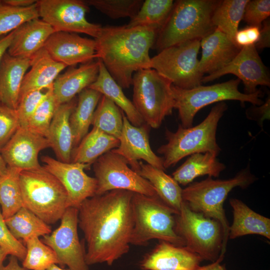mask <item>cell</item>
Wrapping results in <instances>:
<instances>
[{"label":"cell","mask_w":270,"mask_h":270,"mask_svg":"<svg viewBox=\"0 0 270 270\" xmlns=\"http://www.w3.org/2000/svg\"><path fill=\"white\" fill-rule=\"evenodd\" d=\"M134 192L112 190L85 200L78 208V226L86 243L88 266H112L128 252L134 228Z\"/></svg>","instance_id":"6da1fadb"},{"label":"cell","mask_w":270,"mask_h":270,"mask_svg":"<svg viewBox=\"0 0 270 270\" xmlns=\"http://www.w3.org/2000/svg\"><path fill=\"white\" fill-rule=\"evenodd\" d=\"M158 32L148 27L102 26L95 38L96 58L122 88H128L135 72L150 68L149 51Z\"/></svg>","instance_id":"7a4b0ae2"},{"label":"cell","mask_w":270,"mask_h":270,"mask_svg":"<svg viewBox=\"0 0 270 270\" xmlns=\"http://www.w3.org/2000/svg\"><path fill=\"white\" fill-rule=\"evenodd\" d=\"M220 0L174 1L165 23L158 30L152 49L160 52L172 46L200 40L215 28L213 13Z\"/></svg>","instance_id":"3957f363"},{"label":"cell","mask_w":270,"mask_h":270,"mask_svg":"<svg viewBox=\"0 0 270 270\" xmlns=\"http://www.w3.org/2000/svg\"><path fill=\"white\" fill-rule=\"evenodd\" d=\"M228 109L224 102L214 106L206 117L198 124L184 128L180 124L176 132L166 129L167 142L158 149L163 156L165 170L174 166L186 156L196 153L212 152L219 154L221 148L216 142V134L218 122Z\"/></svg>","instance_id":"277c9868"},{"label":"cell","mask_w":270,"mask_h":270,"mask_svg":"<svg viewBox=\"0 0 270 270\" xmlns=\"http://www.w3.org/2000/svg\"><path fill=\"white\" fill-rule=\"evenodd\" d=\"M255 180V176L250 173L249 167H247L232 178L214 180L208 176L182 189V199L192 210L214 219L222 225L224 238L221 256H224L230 228L224 208V202L233 188H246Z\"/></svg>","instance_id":"5b68a950"},{"label":"cell","mask_w":270,"mask_h":270,"mask_svg":"<svg viewBox=\"0 0 270 270\" xmlns=\"http://www.w3.org/2000/svg\"><path fill=\"white\" fill-rule=\"evenodd\" d=\"M24 206L48 225L60 220L67 207L68 194L60 181L43 166L20 172Z\"/></svg>","instance_id":"8992f818"},{"label":"cell","mask_w":270,"mask_h":270,"mask_svg":"<svg viewBox=\"0 0 270 270\" xmlns=\"http://www.w3.org/2000/svg\"><path fill=\"white\" fill-rule=\"evenodd\" d=\"M134 228L130 244L144 246L153 239L184 246L174 230V216L178 212L158 197L134 192L132 199Z\"/></svg>","instance_id":"52a82bcc"},{"label":"cell","mask_w":270,"mask_h":270,"mask_svg":"<svg viewBox=\"0 0 270 270\" xmlns=\"http://www.w3.org/2000/svg\"><path fill=\"white\" fill-rule=\"evenodd\" d=\"M132 85V102L144 123L154 128H159L174 108L172 82L148 68L134 74Z\"/></svg>","instance_id":"ba28073f"},{"label":"cell","mask_w":270,"mask_h":270,"mask_svg":"<svg viewBox=\"0 0 270 270\" xmlns=\"http://www.w3.org/2000/svg\"><path fill=\"white\" fill-rule=\"evenodd\" d=\"M240 82V80L236 78L210 86L200 85L191 89H182L172 85L174 108L178 110L180 124L184 128L192 126L197 112L213 103L234 100L242 103L248 102L254 106L263 104L260 90L252 94L242 93L238 88Z\"/></svg>","instance_id":"9c48e42d"},{"label":"cell","mask_w":270,"mask_h":270,"mask_svg":"<svg viewBox=\"0 0 270 270\" xmlns=\"http://www.w3.org/2000/svg\"><path fill=\"white\" fill-rule=\"evenodd\" d=\"M174 222L175 232L188 249L203 260L214 262L218 258L224 234L218 220L192 210L184 201Z\"/></svg>","instance_id":"30bf717a"},{"label":"cell","mask_w":270,"mask_h":270,"mask_svg":"<svg viewBox=\"0 0 270 270\" xmlns=\"http://www.w3.org/2000/svg\"><path fill=\"white\" fill-rule=\"evenodd\" d=\"M200 42L188 40L162 50L151 58L150 68L182 89L202 85L204 76L199 71L198 58Z\"/></svg>","instance_id":"8fae6325"},{"label":"cell","mask_w":270,"mask_h":270,"mask_svg":"<svg viewBox=\"0 0 270 270\" xmlns=\"http://www.w3.org/2000/svg\"><path fill=\"white\" fill-rule=\"evenodd\" d=\"M93 170L97 180L96 195L120 190L158 197L150 182L132 169L124 158L112 150L94 162Z\"/></svg>","instance_id":"7c38bea8"},{"label":"cell","mask_w":270,"mask_h":270,"mask_svg":"<svg viewBox=\"0 0 270 270\" xmlns=\"http://www.w3.org/2000/svg\"><path fill=\"white\" fill-rule=\"evenodd\" d=\"M36 4L40 18L54 32L84 34L96 38L102 26L88 21L89 8L82 0H39Z\"/></svg>","instance_id":"4fadbf2b"},{"label":"cell","mask_w":270,"mask_h":270,"mask_svg":"<svg viewBox=\"0 0 270 270\" xmlns=\"http://www.w3.org/2000/svg\"><path fill=\"white\" fill-rule=\"evenodd\" d=\"M78 209L66 208L59 226L43 236L42 242L56 254L59 265L70 270H89L86 262V251L80 241L78 232Z\"/></svg>","instance_id":"5bb4252c"},{"label":"cell","mask_w":270,"mask_h":270,"mask_svg":"<svg viewBox=\"0 0 270 270\" xmlns=\"http://www.w3.org/2000/svg\"><path fill=\"white\" fill-rule=\"evenodd\" d=\"M43 167L54 176L63 186L68 194L67 207L78 209L86 198L96 195L97 180L84 172L89 164L64 162L50 156L42 157Z\"/></svg>","instance_id":"9a60e30c"},{"label":"cell","mask_w":270,"mask_h":270,"mask_svg":"<svg viewBox=\"0 0 270 270\" xmlns=\"http://www.w3.org/2000/svg\"><path fill=\"white\" fill-rule=\"evenodd\" d=\"M232 74L244 85V93L252 94L258 86L270 87L269 71L263 63L254 45L243 47L234 58L222 68L202 78V83L213 81L220 76Z\"/></svg>","instance_id":"2e32d148"},{"label":"cell","mask_w":270,"mask_h":270,"mask_svg":"<svg viewBox=\"0 0 270 270\" xmlns=\"http://www.w3.org/2000/svg\"><path fill=\"white\" fill-rule=\"evenodd\" d=\"M48 147L46 137L20 126L0 153L8 168L22 172L40 168L38 154Z\"/></svg>","instance_id":"e0dca14e"},{"label":"cell","mask_w":270,"mask_h":270,"mask_svg":"<svg viewBox=\"0 0 270 270\" xmlns=\"http://www.w3.org/2000/svg\"><path fill=\"white\" fill-rule=\"evenodd\" d=\"M122 114L123 126L118 138L119 145L112 150L124 158L132 169L138 173L140 170V160L165 170L162 158L153 152L150 144L148 126L146 124L134 126L122 112Z\"/></svg>","instance_id":"ac0fdd59"},{"label":"cell","mask_w":270,"mask_h":270,"mask_svg":"<svg viewBox=\"0 0 270 270\" xmlns=\"http://www.w3.org/2000/svg\"><path fill=\"white\" fill-rule=\"evenodd\" d=\"M44 48L54 60L66 67L96 58L95 39L82 37L76 33L54 32L46 41Z\"/></svg>","instance_id":"d6986e66"},{"label":"cell","mask_w":270,"mask_h":270,"mask_svg":"<svg viewBox=\"0 0 270 270\" xmlns=\"http://www.w3.org/2000/svg\"><path fill=\"white\" fill-rule=\"evenodd\" d=\"M203 260L184 246L160 240L142 260L143 270H194Z\"/></svg>","instance_id":"ffe728a7"},{"label":"cell","mask_w":270,"mask_h":270,"mask_svg":"<svg viewBox=\"0 0 270 270\" xmlns=\"http://www.w3.org/2000/svg\"><path fill=\"white\" fill-rule=\"evenodd\" d=\"M202 56L198 70L204 76L211 74L230 64L238 55L241 48L226 34L216 28L200 40Z\"/></svg>","instance_id":"44dd1931"},{"label":"cell","mask_w":270,"mask_h":270,"mask_svg":"<svg viewBox=\"0 0 270 270\" xmlns=\"http://www.w3.org/2000/svg\"><path fill=\"white\" fill-rule=\"evenodd\" d=\"M99 66L98 59L82 64L78 68L71 66L60 74L53 84V92L58 105L72 100L91 85L98 76Z\"/></svg>","instance_id":"7402d4cb"},{"label":"cell","mask_w":270,"mask_h":270,"mask_svg":"<svg viewBox=\"0 0 270 270\" xmlns=\"http://www.w3.org/2000/svg\"><path fill=\"white\" fill-rule=\"evenodd\" d=\"M54 32L50 24L39 18L27 21L14 30L7 52L13 56L30 58L44 48Z\"/></svg>","instance_id":"603a6c76"},{"label":"cell","mask_w":270,"mask_h":270,"mask_svg":"<svg viewBox=\"0 0 270 270\" xmlns=\"http://www.w3.org/2000/svg\"><path fill=\"white\" fill-rule=\"evenodd\" d=\"M30 59V70L24 78L19 101L31 92L47 90L52 86L56 78L66 68L54 60L44 48Z\"/></svg>","instance_id":"cb8c5ba5"},{"label":"cell","mask_w":270,"mask_h":270,"mask_svg":"<svg viewBox=\"0 0 270 270\" xmlns=\"http://www.w3.org/2000/svg\"><path fill=\"white\" fill-rule=\"evenodd\" d=\"M30 58L13 56L6 52L0 64V102L16 110L22 82L30 67Z\"/></svg>","instance_id":"d4e9b609"},{"label":"cell","mask_w":270,"mask_h":270,"mask_svg":"<svg viewBox=\"0 0 270 270\" xmlns=\"http://www.w3.org/2000/svg\"><path fill=\"white\" fill-rule=\"evenodd\" d=\"M76 102L77 100L74 98L58 106L46 136L58 160L64 162H70L74 148L70 118Z\"/></svg>","instance_id":"484cf974"},{"label":"cell","mask_w":270,"mask_h":270,"mask_svg":"<svg viewBox=\"0 0 270 270\" xmlns=\"http://www.w3.org/2000/svg\"><path fill=\"white\" fill-rule=\"evenodd\" d=\"M234 220L228 238L234 239L248 234H258L270 239V219L258 214L241 200L230 198Z\"/></svg>","instance_id":"4316f807"},{"label":"cell","mask_w":270,"mask_h":270,"mask_svg":"<svg viewBox=\"0 0 270 270\" xmlns=\"http://www.w3.org/2000/svg\"><path fill=\"white\" fill-rule=\"evenodd\" d=\"M98 60L100 62L98 76L88 88L112 100L133 126H140L145 124L132 102L125 96L122 88L112 77L102 61Z\"/></svg>","instance_id":"83f0119b"},{"label":"cell","mask_w":270,"mask_h":270,"mask_svg":"<svg viewBox=\"0 0 270 270\" xmlns=\"http://www.w3.org/2000/svg\"><path fill=\"white\" fill-rule=\"evenodd\" d=\"M218 156L212 152L192 154L172 173V176L179 184L183 186L200 176L217 178L226 168L218 160Z\"/></svg>","instance_id":"f1b7e54d"},{"label":"cell","mask_w":270,"mask_h":270,"mask_svg":"<svg viewBox=\"0 0 270 270\" xmlns=\"http://www.w3.org/2000/svg\"><path fill=\"white\" fill-rule=\"evenodd\" d=\"M138 174L150 182L164 204L178 213L184 202L182 189L172 176L162 170L142 162Z\"/></svg>","instance_id":"f546056e"},{"label":"cell","mask_w":270,"mask_h":270,"mask_svg":"<svg viewBox=\"0 0 270 270\" xmlns=\"http://www.w3.org/2000/svg\"><path fill=\"white\" fill-rule=\"evenodd\" d=\"M102 96L99 92L89 88L78 94L76 106L70 118L74 148L88 133L94 112Z\"/></svg>","instance_id":"4dcf8cb0"},{"label":"cell","mask_w":270,"mask_h":270,"mask_svg":"<svg viewBox=\"0 0 270 270\" xmlns=\"http://www.w3.org/2000/svg\"><path fill=\"white\" fill-rule=\"evenodd\" d=\"M119 140L93 127L72 150V162L90 165L106 152L116 148Z\"/></svg>","instance_id":"1f68e13d"},{"label":"cell","mask_w":270,"mask_h":270,"mask_svg":"<svg viewBox=\"0 0 270 270\" xmlns=\"http://www.w3.org/2000/svg\"><path fill=\"white\" fill-rule=\"evenodd\" d=\"M4 220L14 237L24 242L32 237L44 236L52 232L50 225L24 206Z\"/></svg>","instance_id":"d6a6232c"},{"label":"cell","mask_w":270,"mask_h":270,"mask_svg":"<svg viewBox=\"0 0 270 270\" xmlns=\"http://www.w3.org/2000/svg\"><path fill=\"white\" fill-rule=\"evenodd\" d=\"M174 2L172 0H144L138 13L126 26L152 28L158 32L167 20Z\"/></svg>","instance_id":"836d02e7"},{"label":"cell","mask_w":270,"mask_h":270,"mask_svg":"<svg viewBox=\"0 0 270 270\" xmlns=\"http://www.w3.org/2000/svg\"><path fill=\"white\" fill-rule=\"evenodd\" d=\"M248 0H221L215 9L212 22L234 42V36L242 20L244 8Z\"/></svg>","instance_id":"e575fe53"},{"label":"cell","mask_w":270,"mask_h":270,"mask_svg":"<svg viewBox=\"0 0 270 270\" xmlns=\"http://www.w3.org/2000/svg\"><path fill=\"white\" fill-rule=\"evenodd\" d=\"M20 172L8 167L7 172L0 176V208L4 220L24 206L19 180Z\"/></svg>","instance_id":"d590c367"},{"label":"cell","mask_w":270,"mask_h":270,"mask_svg":"<svg viewBox=\"0 0 270 270\" xmlns=\"http://www.w3.org/2000/svg\"><path fill=\"white\" fill-rule=\"evenodd\" d=\"M92 124L118 140L123 126L122 112L112 100L102 96L94 112Z\"/></svg>","instance_id":"8d00e7d4"},{"label":"cell","mask_w":270,"mask_h":270,"mask_svg":"<svg viewBox=\"0 0 270 270\" xmlns=\"http://www.w3.org/2000/svg\"><path fill=\"white\" fill-rule=\"evenodd\" d=\"M26 252L22 266L26 270H47L54 264H59L54 250L34 236L24 242Z\"/></svg>","instance_id":"74e56055"},{"label":"cell","mask_w":270,"mask_h":270,"mask_svg":"<svg viewBox=\"0 0 270 270\" xmlns=\"http://www.w3.org/2000/svg\"><path fill=\"white\" fill-rule=\"evenodd\" d=\"M38 18L40 16L36 2L28 7L18 8L0 0V37L12 32L25 22Z\"/></svg>","instance_id":"f35d334b"},{"label":"cell","mask_w":270,"mask_h":270,"mask_svg":"<svg viewBox=\"0 0 270 270\" xmlns=\"http://www.w3.org/2000/svg\"><path fill=\"white\" fill-rule=\"evenodd\" d=\"M58 106L52 86L48 89L46 96L30 117L26 127L46 138L51 122Z\"/></svg>","instance_id":"ab89813d"},{"label":"cell","mask_w":270,"mask_h":270,"mask_svg":"<svg viewBox=\"0 0 270 270\" xmlns=\"http://www.w3.org/2000/svg\"><path fill=\"white\" fill-rule=\"evenodd\" d=\"M86 4L92 6L112 19L126 17L130 19L138 13L142 0H86Z\"/></svg>","instance_id":"60d3db41"},{"label":"cell","mask_w":270,"mask_h":270,"mask_svg":"<svg viewBox=\"0 0 270 270\" xmlns=\"http://www.w3.org/2000/svg\"><path fill=\"white\" fill-rule=\"evenodd\" d=\"M0 248L7 255L14 256L23 261L26 249L22 242L16 238L6 224L0 208Z\"/></svg>","instance_id":"b9f144b4"},{"label":"cell","mask_w":270,"mask_h":270,"mask_svg":"<svg viewBox=\"0 0 270 270\" xmlns=\"http://www.w3.org/2000/svg\"><path fill=\"white\" fill-rule=\"evenodd\" d=\"M47 93L48 89L45 92L44 90L34 91L20 100L16 111L20 126L26 127L30 117Z\"/></svg>","instance_id":"7bdbcfd3"},{"label":"cell","mask_w":270,"mask_h":270,"mask_svg":"<svg viewBox=\"0 0 270 270\" xmlns=\"http://www.w3.org/2000/svg\"><path fill=\"white\" fill-rule=\"evenodd\" d=\"M20 126L16 110L0 104V151Z\"/></svg>","instance_id":"ee69618b"},{"label":"cell","mask_w":270,"mask_h":270,"mask_svg":"<svg viewBox=\"0 0 270 270\" xmlns=\"http://www.w3.org/2000/svg\"><path fill=\"white\" fill-rule=\"evenodd\" d=\"M270 15V0H248L242 20L248 25L261 27Z\"/></svg>","instance_id":"f6af8a7d"},{"label":"cell","mask_w":270,"mask_h":270,"mask_svg":"<svg viewBox=\"0 0 270 270\" xmlns=\"http://www.w3.org/2000/svg\"><path fill=\"white\" fill-rule=\"evenodd\" d=\"M260 27L254 26L238 30L234 36V42L241 48L243 47L254 45L258 41L260 35Z\"/></svg>","instance_id":"bcb514c9"},{"label":"cell","mask_w":270,"mask_h":270,"mask_svg":"<svg viewBox=\"0 0 270 270\" xmlns=\"http://www.w3.org/2000/svg\"><path fill=\"white\" fill-rule=\"evenodd\" d=\"M270 96L267 98L264 103L260 106H254V107L247 110L248 117L252 115L253 118H256L260 122H262L265 119L270 118Z\"/></svg>","instance_id":"7dc6e473"},{"label":"cell","mask_w":270,"mask_h":270,"mask_svg":"<svg viewBox=\"0 0 270 270\" xmlns=\"http://www.w3.org/2000/svg\"><path fill=\"white\" fill-rule=\"evenodd\" d=\"M256 50H262L270 46V22L269 18L262 24L258 42L254 44Z\"/></svg>","instance_id":"c3c4849f"},{"label":"cell","mask_w":270,"mask_h":270,"mask_svg":"<svg viewBox=\"0 0 270 270\" xmlns=\"http://www.w3.org/2000/svg\"><path fill=\"white\" fill-rule=\"evenodd\" d=\"M14 31L0 38V64L4 54L7 52L11 44Z\"/></svg>","instance_id":"681fc988"},{"label":"cell","mask_w":270,"mask_h":270,"mask_svg":"<svg viewBox=\"0 0 270 270\" xmlns=\"http://www.w3.org/2000/svg\"><path fill=\"white\" fill-rule=\"evenodd\" d=\"M224 256H220L218 258L211 264L199 266L194 270H226L225 265L221 264L220 263L224 258Z\"/></svg>","instance_id":"f907efd6"},{"label":"cell","mask_w":270,"mask_h":270,"mask_svg":"<svg viewBox=\"0 0 270 270\" xmlns=\"http://www.w3.org/2000/svg\"><path fill=\"white\" fill-rule=\"evenodd\" d=\"M0 270H26L18 263V260L14 256H10L8 263L0 266Z\"/></svg>","instance_id":"816d5d0a"},{"label":"cell","mask_w":270,"mask_h":270,"mask_svg":"<svg viewBox=\"0 0 270 270\" xmlns=\"http://www.w3.org/2000/svg\"><path fill=\"white\" fill-rule=\"evenodd\" d=\"M4 4L18 8H24L32 6L36 2V0H4Z\"/></svg>","instance_id":"f5cc1de1"},{"label":"cell","mask_w":270,"mask_h":270,"mask_svg":"<svg viewBox=\"0 0 270 270\" xmlns=\"http://www.w3.org/2000/svg\"><path fill=\"white\" fill-rule=\"evenodd\" d=\"M8 172V166L0 153V176L5 174Z\"/></svg>","instance_id":"db71d44e"},{"label":"cell","mask_w":270,"mask_h":270,"mask_svg":"<svg viewBox=\"0 0 270 270\" xmlns=\"http://www.w3.org/2000/svg\"><path fill=\"white\" fill-rule=\"evenodd\" d=\"M47 270H70V269H64L63 268L60 267L56 264H54L50 266Z\"/></svg>","instance_id":"11a10c76"},{"label":"cell","mask_w":270,"mask_h":270,"mask_svg":"<svg viewBox=\"0 0 270 270\" xmlns=\"http://www.w3.org/2000/svg\"><path fill=\"white\" fill-rule=\"evenodd\" d=\"M8 255L0 248V266L2 264L3 262Z\"/></svg>","instance_id":"9f6ffc18"}]
</instances>
